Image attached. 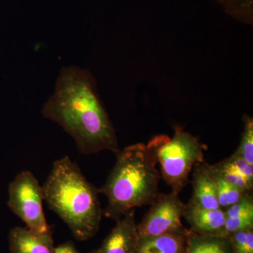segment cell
<instances>
[{"label":"cell","instance_id":"9c48e42d","mask_svg":"<svg viewBox=\"0 0 253 253\" xmlns=\"http://www.w3.org/2000/svg\"><path fill=\"white\" fill-rule=\"evenodd\" d=\"M193 170V194L190 202L208 209L220 208L211 165L197 163Z\"/></svg>","mask_w":253,"mask_h":253},{"label":"cell","instance_id":"7a4b0ae2","mask_svg":"<svg viewBox=\"0 0 253 253\" xmlns=\"http://www.w3.org/2000/svg\"><path fill=\"white\" fill-rule=\"evenodd\" d=\"M44 201L68 226L78 241L96 235L103 215L99 189L83 175L72 160H56L42 186Z\"/></svg>","mask_w":253,"mask_h":253},{"label":"cell","instance_id":"2e32d148","mask_svg":"<svg viewBox=\"0 0 253 253\" xmlns=\"http://www.w3.org/2000/svg\"><path fill=\"white\" fill-rule=\"evenodd\" d=\"M228 238L233 253H253V229L237 231Z\"/></svg>","mask_w":253,"mask_h":253},{"label":"cell","instance_id":"9a60e30c","mask_svg":"<svg viewBox=\"0 0 253 253\" xmlns=\"http://www.w3.org/2000/svg\"><path fill=\"white\" fill-rule=\"evenodd\" d=\"M244 129L241 141L236 152L241 155L246 162L253 166V119L249 115L243 117Z\"/></svg>","mask_w":253,"mask_h":253},{"label":"cell","instance_id":"8992f818","mask_svg":"<svg viewBox=\"0 0 253 253\" xmlns=\"http://www.w3.org/2000/svg\"><path fill=\"white\" fill-rule=\"evenodd\" d=\"M142 220L137 224L139 239L186 231L181 223L185 204L179 194L171 191L161 194L154 200Z\"/></svg>","mask_w":253,"mask_h":253},{"label":"cell","instance_id":"7c38bea8","mask_svg":"<svg viewBox=\"0 0 253 253\" xmlns=\"http://www.w3.org/2000/svg\"><path fill=\"white\" fill-rule=\"evenodd\" d=\"M185 253H233V251L228 237L190 231L186 237Z\"/></svg>","mask_w":253,"mask_h":253},{"label":"cell","instance_id":"ac0fdd59","mask_svg":"<svg viewBox=\"0 0 253 253\" xmlns=\"http://www.w3.org/2000/svg\"><path fill=\"white\" fill-rule=\"evenodd\" d=\"M253 229V217L226 218L223 236L228 237L237 231Z\"/></svg>","mask_w":253,"mask_h":253},{"label":"cell","instance_id":"8fae6325","mask_svg":"<svg viewBox=\"0 0 253 253\" xmlns=\"http://www.w3.org/2000/svg\"><path fill=\"white\" fill-rule=\"evenodd\" d=\"M189 231L139 239L136 253H185Z\"/></svg>","mask_w":253,"mask_h":253},{"label":"cell","instance_id":"ffe728a7","mask_svg":"<svg viewBox=\"0 0 253 253\" xmlns=\"http://www.w3.org/2000/svg\"><path fill=\"white\" fill-rule=\"evenodd\" d=\"M54 253H80L71 241L60 245L55 249Z\"/></svg>","mask_w":253,"mask_h":253},{"label":"cell","instance_id":"6da1fadb","mask_svg":"<svg viewBox=\"0 0 253 253\" xmlns=\"http://www.w3.org/2000/svg\"><path fill=\"white\" fill-rule=\"evenodd\" d=\"M42 114L72 136L82 154L119 151L116 130L89 70L74 66L62 68Z\"/></svg>","mask_w":253,"mask_h":253},{"label":"cell","instance_id":"3957f363","mask_svg":"<svg viewBox=\"0 0 253 253\" xmlns=\"http://www.w3.org/2000/svg\"><path fill=\"white\" fill-rule=\"evenodd\" d=\"M116 155L114 167L99 193L108 201L103 214L117 221L131 210L154 202L160 194L161 176L146 144L126 146Z\"/></svg>","mask_w":253,"mask_h":253},{"label":"cell","instance_id":"5bb4252c","mask_svg":"<svg viewBox=\"0 0 253 253\" xmlns=\"http://www.w3.org/2000/svg\"><path fill=\"white\" fill-rule=\"evenodd\" d=\"M212 166L229 184L236 186L246 192L253 193V184L249 183L244 176L234 169L228 162L227 160H224Z\"/></svg>","mask_w":253,"mask_h":253},{"label":"cell","instance_id":"d6986e66","mask_svg":"<svg viewBox=\"0 0 253 253\" xmlns=\"http://www.w3.org/2000/svg\"><path fill=\"white\" fill-rule=\"evenodd\" d=\"M229 164L236 169L245 179L251 184H253V166L242 158L236 151L229 158H226Z\"/></svg>","mask_w":253,"mask_h":253},{"label":"cell","instance_id":"52a82bcc","mask_svg":"<svg viewBox=\"0 0 253 253\" xmlns=\"http://www.w3.org/2000/svg\"><path fill=\"white\" fill-rule=\"evenodd\" d=\"M134 210L126 212L116 221V225L106 238L101 253H136L139 238Z\"/></svg>","mask_w":253,"mask_h":253},{"label":"cell","instance_id":"30bf717a","mask_svg":"<svg viewBox=\"0 0 253 253\" xmlns=\"http://www.w3.org/2000/svg\"><path fill=\"white\" fill-rule=\"evenodd\" d=\"M10 253H54L52 234H41L16 226L9 234Z\"/></svg>","mask_w":253,"mask_h":253},{"label":"cell","instance_id":"5b68a950","mask_svg":"<svg viewBox=\"0 0 253 253\" xmlns=\"http://www.w3.org/2000/svg\"><path fill=\"white\" fill-rule=\"evenodd\" d=\"M7 205L30 230L41 234H52L43 211L42 186L31 171L16 175L8 189Z\"/></svg>","mask_w":253,"mask_h":253},{"label":"cell","instance_id":"44dd1931","mask_svg":"<svg viewBox=\"0 0 253 253\" xmlns=\"http://www.w3.org/2000/svg\"><path fill=\"white\" fill-rule=\"evenodd\" d=\"M91 253H101V252H100L99 250H97V251H93Z\"/></svg>","mask_w":253,"mask_h":253},{"label":"cell","instance_id":"ba28073f","mask_svg":"<svg viewBox=\"0 0 253 253\" xmlns=\"http://www.w3.org/2000/svg\"><path fill=\"white\" fill-rule=\"evenodd\" d=\"M183 217L191 226L192 232L201 235L224 236L226 216L221 208L208 209L189 201L185 204Z\"/></svg>","mask_w":253,"mask_h":253},{"label":"cell","instance_id":"4fadbf2b","mask_svg":"<svg viewBox=\"0 0 253 253\" xmlns=\"http://www.w3.org/2000/svg\"><path fill=\"white\" fill-rule=\"evenodd\" d=\"M226 14L246 25L253 23V0H217Z\"/></svg>","mask_w":253,"mask_h":253},{"label":"cell","instance_id":"277c9868","mask_svg":"<svg viewBox=\"0 0 253 253\" xmlns=\"http://www.w3.org/2000/svg\"><path fill=\"white\" fill-rule=\"evenodd\" d=\"M146 146L161 166V178L178 194L187 185L194 166L205 162L206 145L179 126L174 127L172 138L154 136Z\"/></svg>","mask_w":253,"mask_h":253},{"label":"cell","instance_id":"e0dca14e","mask_svg":"<svg viewBox=\"0 0 253 253\" xmlns=\"http://www.w3.org/2000/svg\"><path fill=\"white\" fill-rule=\"evenodd\" d=\"M224 211L226 218L253 217V193H246L242 199Z\"/></svg>","mask_w":253,"mask_h":253}]
</instances>
